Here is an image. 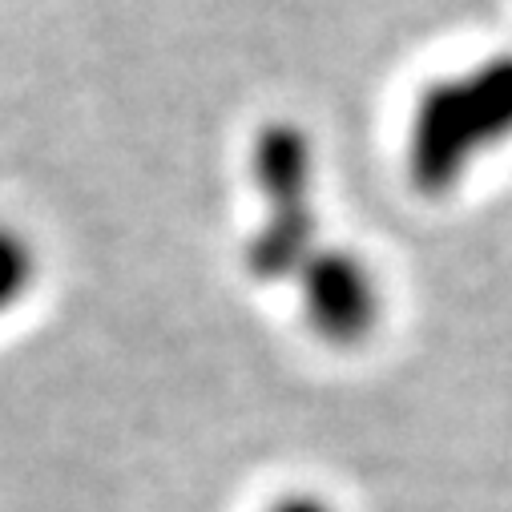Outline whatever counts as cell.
Returning a JSON list of instances; mask_svg holds the SVG:
<instances>
[{"mask_svg":"<svg viewBox=\"0 0 512 512\" xmlns=\"http://www.w3.org/2000/svg\"><path fill=\"white\" fill-rule=\"evenodd\" d=\"M250 182L263 198V218L242 242V271L259 287L295 283L323 246L315 210V142L291 117L259 125L250 142Z\"/></svg>","mask_w":512,"mask_h":512,"instance_id":"obj_1","label":"cell"},{"mask_svg":"<svg viewBox=\"0 0 512 512\" xmlns=\"http://www.w3.org/2000/svg\"><path fill=\"white\" fill-rule=\"evenodd\" d=\"M512 134V61L480 65L464 77L432 85L408 125V174L416 190L444 194L476 154H488Z\"/></svg>","mask_w":512,"mask_h":512,"instance_id":"obj_2","label":"cell"},{"mask_svg":"<svg viewBox=\"0 0 512 512\" xmlns=\"http://www.w3.org/2000/svg\"><path fill=\"white\" fill-rule=\"evenodd\" d=\"M295 287L311 335L331 347H359L379 323L383 299L375 271L347 246L323 242L295 275Z\"/></svg>","mask_w":512,"mask_h":512,"instance_id":"obj_3","label":"cell"},{"mask_svg":"<svg viewBox=\"0 0 512 512\" xmlns=\"http://www.w3.org/2000/svg\"><path fill=\"white\" fill-rule=\"evenodd\" d=\"M37 275H41L37 242L21 226L0 222V319L13 315L33 295Z\"/></svg>","mask_w":512,"mask_h":512,"instance_id":"obj_4","label":"cell"},{"mask_svg":"<svg viewBox=\"0 0 512 512\" xmlns=\"http://www.w3.org/2000/svg\"><path fill=\"white\" fill-rule=\"evenodd\" d=\"M267 512H335L323 496H311V492H291V496H279Z\"/></svg>","mask_w":512,"mask_h":512,"instance_id":"obj_5","label":"cell"}]
</instances>
